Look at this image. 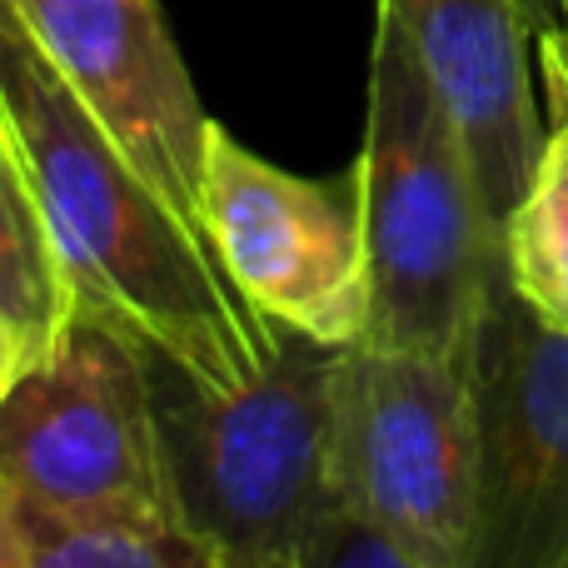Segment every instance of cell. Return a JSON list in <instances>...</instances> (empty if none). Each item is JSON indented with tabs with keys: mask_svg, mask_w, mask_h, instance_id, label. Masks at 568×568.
Wrapping results in <instances>:
<instances>
[{
	"mask_svg": "<svg viewBox=\"0 0 568 568\" xmlns=\"http://www.w3.org/2000/svg\"><path fill=\"white\" fill-rule=\"evenodd\" d=\"M0 145L30 195L75 314L110 324L205 389L255 379L280 349L205 235L165 205L0 0Z\"/></svg>",
	"mask_w": 568,
	"mask_h": 568,
	"instance_id": "1",
	"label": "cell"
},
{
	"mask_svg": "<svg viewBox=\"0 0 568 568\" xmlns=\"http://www.w3.org/2000/svg\"><path fill=\"white\" fill-rule=\"evenodd\" d=\"M339 349L280 329L255 379L205 389L150 354L165 524L215 568H294L334 499Z\"/></svg>",
	"mask_w": 568,
	"mask_h": 568,
	"instance_id": "2",
	"label": "cell"
},
{
	"mask_svg": "<svg viewBox=\"0 0 568 568\" xmlns=\"http://www.w3.org/2000/svg\"><path fill=\"white\" fill-rule=\"evenodd\" d=\"M354 180L374 290L364 339L464 354L504 284V240L459 125L389 10L374 16Z\"/></svg>",
	"mask_w": 568,
	"mask_h": 568,
	"instance_id": "3",
	"label": "cell"
},
{
	"mask_svg": "<svg viewBox=\"0 0 568 568\" xmlns=\"http://www.w3.org/2000/svg\"><path fill=\"white\" fill-rule=\"evenodd\" d=\"M334 499L424 568H464L474 534L469 349L359 339L334 364Z\"/></svg>",
	"mask_w": 568,
	"mask_h": 568,
	"instance_id": "4",
	"label": "cell"
},
{
	"mask_svg": "<svg viewBox=\"0 0 568 568\" xmlns=\"http://www.w3.org/2000/svg\"><path fill=\"white\" fill-rule=\"evenodd\" d=\"M0 479L40 519H165L150 354L75 314L0 404Z\"/></svg>",
	"mask_w": 568,
	"mask_h": 568,
	"instance_id": "5",
	"label": "cell"
},
{
	"mask_svg": "<svg viewBox=\"0 0 568 568\" xmlns=\"http://www.w3.org/2000/svg\"><path fill=\"white\" fill-rule=\"evenodd\" d=\"M205 240L280 329L349 349L369 334V245L359 180H310L245 150L225 125L205 150Z\"/></svg>",
	"mask_w": 568,
	"mask_h": 568,
	"instance_id": "6",
	"label": "cell"
},
{
	"mask_svg": "<svg viewBox=\"0 0 568 568\" xmlns=\"http://www.w3.org/2000/svg\"><path fill=\"white\" fill-rule=\"evenodd\" d=\"M474 534L464 568H568V334L509 290L469 339Z\"/></svg>",
	"mask_w": 568,
	"mask_h": 568,
	"instance_id": "7",
	"label": "cell"
},
{
	"mask_svg": "<svg viewBox=\"0 0 568 568\" xmlns=\"http://www.w3.org/2000/svg\"><path fill=\"white\" fill-rule=\"evenodd\" d=\"M26 26L165 205L205 235V150L195 95L160 0H16Z\"/></svg>",
	"mask_w": 568,
	"mask_h": 568,
	"instance_id": "8",
	"label": "cell"
},
{
	"mask_svg": "<svg viewBox=\"0 0 568 568\" xmlns=\"http://www.w3.org/2000/svg\"><path fill=\"white\" fill-rule=\"evenodd\" d=\"M464 135L494 220L514 210L544 140L534 95V26L524 0H379Z\"/></svg>",
	"mask_w": 568,
	"mask_h": 568,
	"instance_id": "9",
	"label": "cell"
},
{
	"mask_svg": "<svg viewBox=\"0 0 568 568\" xmlns=\"http://www.w3.org/2000/svg\"><path fill=\"white\" fill-rule=\"evenodd\" d=\"M544 140L514 210L504 215V275L539 324L568 334V55L534 45Z\"/></svg>",
	"mask_w": 568,
	"mask_h": 568,
	"instance_id": "10",
	"label": "cell"
},
{
	"mask_svg": "<svg viewBox=\"0 0 568 568\" xmlns=\"http://www.w3.org/2000/svg\"><path fill=\"white\" fill-rule=\"evenodd\" d=\"M70 320H75V300L55 270L26 185L0 145V324H10L36 359L60 339Z\"/></svg>",
	"mask_w": 568,
	"mask_h": 568,
	"instance_id": "11",
	"label": "cell"
},
{
	"mask_svg": "<svg viewBox=\"0 0 568 568\" xmlns=\"http://www.w3.org/2000/svg\"><path fill=\"white\" fill-rule=\"evenodd\" d=\"M26 539L30 568H215L165 519H40V514H26Z\"/></svg>",
	"mask_w": 568,
	"mask_h": 568,
	"instance_id": "12",
	"label": "cell"
},
{
	"mask_svg": "<svg viewBox=\"0 0 568 568\" xmlns=\"http://www.w3.org/2000/svg\"><path fill=\"white\" fill-rule=\"evenodd\" d=\"M294 568H424V564L409 559L399 544L384 539L364 519H354L349 509H334Z\"/></svg>",
	"mask_w": 568,
	"mask_h": 568,
	"instance_id": "13",
	"label": "cell"
},
{
	"mask_svg": "<svg viewBox=\"0 0 568 568\" xmlns=\"http://www.w3.org/2000/svg\"><path fill=\"white\" fill-rule=\"evenodd\" d=\"M0 568H30V539H26V514H20L10 484L0 479Z\"/></svg>",
	"mask_w": 568,
	"mask_h": 568,
	"instance_id": "14",
	"label": "cell"
},
{
	"mask_svg": "<svg viewBox=\"0 0 568 568\" xmlns=\"http://www.w3.org/2000/svg\"><path fill=\"white\" fill-rule=\"evenodd\" d=\"M524 16L534 26V40H549L568 30V0H524Z\"/></svg>",
	"mask_w": 568,
	"mask_h": 568,
	"instance_id": "15",
	"label": "cell"
},
{
	"mask_svg": "<svg viewBox=\"0 0 568 568\" xmlns=\"http://www.w3.org/2000/svg\"><path fill=\"white\" fill-rule=\"evenodd\" d=\"M30 364V349L16 339V329L10 324H0V404H6V394H10V384L20 379V369Z\"/></svg>",
	"mask_w": 568,
	"mask_h": 568,
	"instance_id": "16",
	"label": "cell"
},
{
	"mask_svg": "<svg viewBox=\"0 0 568 568\" xmlns=\"http://www.w3.org/2000/svg\"><path fill=\"white\" fill-rule=\"evenodd\" d=\"M534 45H559V50H568V30H564V36H549V40H534Z\"/></svg>",
	"mask_w": 568,
	"mask_h": 568,
	"instance_id": "17",
	"label": "cell"
},
{
	"mask_svg": "<svg viewBox=\"0 0 568 568\" xmlns=\"http://www.w3.org/2000/svg\"><path fill=\"white\" fill-rule=\"evenodd\" d=\"M554 50H559V45H554ZM564 55H568V50H564Z\"/></svg>",
	"mask_w": 568,
	"mask_h": 568,
	"instance_id": "18",
	"label": "cell"
}]
</instances>
